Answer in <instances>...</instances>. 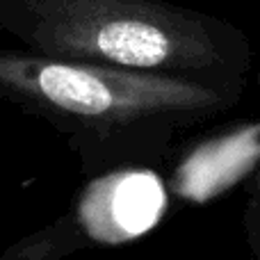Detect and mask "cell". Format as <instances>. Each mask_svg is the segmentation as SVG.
Instances as JSON below:
<instances>
[{
	"label": "cell",
	"mask_w": 260,
	"mask_h": 260,
	"mask_svg": "<svg viewBox=\"0 0 260 260\" xmlns=\"http://www.w3.org/2000/svg\"><path fill=\"white\" fill-rule=\"evenodd\" d=\"M242 229L253 260H260V167L253 171L247 187V203L242 212Z\"/></svg>",
	"instance_id": "277c9868"
},
{
	"label": "cell",
	"mask_w": 260,
	"mask_h": 260,
	"mask_svg": "<svg viewBox=\"0 0 260 260\" xmlns=\"http://www.w3.org/2000/svg\"><path fill=\"white\" fill-rule=\"evenodd\" d=\"M21 48L76 64L244 87L253 46L231 21L167 0H0Z\"/></svg>",
	"instance_id": "7a4b0ae2"
},
{
	"label": "cell",
	"mask_w": 260,
	"mask_h": 260,
	"mask_svg": "<svg viewBox=\"0 0 260 260\" xmlns=\"http://www.w3.org/2000/svg\"><path fill=\"white\" fill-rule=\"evenodd\" d=\"M244 87L0 50V99L41 119L89 178L160 169L185 130L231 112Z\"/></svg>",
	"instance_id": "6da1fadb"
},
{
	"label": "cell",
	"mask_w": 260,
	"mask_h": 260,
	"mask_svg": "<svg viewBox=\"0 0 260 260\" xmlns=\"http://www.w3.org/2000/svg\"><path fill=\"white\" fill-rule=\"evenodd\" d=\"M91 240L82 233V221H73L71 217H62L57 224L25 238L5 253V260H59L76 249L87 247Z\"/></svg>",
	"instance_id": "3957f363"
}]
</instances>
